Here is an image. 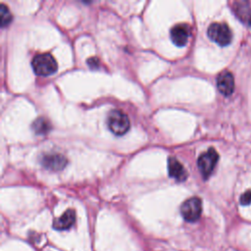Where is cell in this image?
<instances>
[{
    "instance_id": "ba28073f",
    "label": "cell",
    "mask_w": 251,
    "mask_h": 251,
    "mask_svg": "<svg viewBox=\"0 0 251 251\" xmlns=\"http://www.w3.org/2000/svg\"><path fill=\"white\" fill-rule=\"evenodd\" d=\"M42 165L52 171H59L62 170L66 164H67V159L60 154L53 153V154H47L42 158L41 161Z\"/></svg>"
},
{
    "instance_id": "4fadbf2b",
    "label": "cell",
    "mask_w": 251,
    "mask_h": 251,
    "mask_svg": "<svg viewBox=\"0 0 251 251\" xmlns=\"http://www.w3.org/2000/svg\"><path fill=\"white\" fill-rule=\"evenodd\" d=\"M251 202V190L245 191L240 197L241 205H248Z\"/></svg>"
},
{
    "instance_id": "9a60e30c",
    "label": "cell",
    "mask_w": 251,
    "mask_h": 251,
    "mask_svg": "<svg viewBox=\"0 0 251 251\" xmlns=\"http://www.w3.org/2000/svg\"><path fill=\"white\" fill-rule=\"evenodd\" d=\"M248 22H249V24H250V25H251V12H250V14H249V16H248Z\"/></svg>"
},
{
    "instance_id": "3957f363",
    "label": "cell",
    "mask_w": 251,
    "mask_h": 251,
    "mask_svg": "<svg viewBox=\"0 0 251 251\" xmlns=\"http://www.w3.org/2000/svg\"><path fill=\"white\" fill-rule=\"evenodd\" d=\"M210 39L221 46H226L231 41V31L227 25L222 23H213L207 30Z\"/></svg>"
},
{
    "instance_id": "5bb4252c",
    "label": "cell",
    "mask_w": 251,
    "mask_h": 251,
    "mask_svg": "<svg viewBox=\"0 0 251 251\" xmlns=\"http://www.w3.org/2000/svg\"><path fill=\"white\" fill-rule=\"evenodd\" d=\"M87 63H88V65H89L91 68H96V67L99 65L97 58H90V59H88Z\"/></svg>"
},
{
    "instance_id": "8fae6325",
    "label": "cell",
    "mask_w": 251,
    "mask_h": 251,
    "mask_svg": "<svg viewBox=\"0 0 251 251\" xmlns=\"http://www.w3.org/2000/svg\"><path fill=\"white\" fill-rule=\"evenodd\" d=\"M32 128L36 134H45L50 129V124L47 120L43 118H39L33 123Z\"/></svg>"
},
{
    "instance_id": "30bf717a",
    "label": "cell",
    "mask_w": 251,
    "mask_h": 251,
    "mask_svg": "<svg viewBox=\"0 0 251 251\" xmlns=\"http://www.w3.org/2000/svg\"><path fill=\"white\" fill-rule=\"evenodd\" d=\"M168 171L169 175L176 180L182 181L187 177V173L183 166L175 158L170 157L168 160Z\"/></svg>"
},
{
    "instance_id": "7a4b0ae2",
    "label": "cell",
    "mask_w": 251,
    "mask_h": 251,
    "mask_svg": "<svg viewBox=\"0 0 251 251\" xmlns=\"http://www.w3.org/2000/svg\"><path fill=\"white\" fill-rule=\"evenodd\" d=\"M109 129L116 135H124L130 126L127 116L121 110H113L110 112L107 120Z\"/></svg>"
},
{
    "instance_id": "52a82bcc",
    "label": "cell",
    "mask_w": 251,
    "mask_h": 251,
    "mask_svg": "<svg viewBox=\"0 0 251 251\" xmlns=\"http://www.w3.org/2000/svg\"><path fill=\"white\" fill-rule=\"evenodd\" d=\"M217 86L222 94L226 96L230 95L234 90V78L232 74L226 71L220 74L217 78Z\"/></svg>"
},
{
    "instance_id": "277c9868",
    "label": "cell",
    "mask_w": 251,
    "mask_h": 251,
    "mask_svg": "<svg viewBox=\"0 0 251 251\" xmlns=\"http://www.w3.org/2000/svg\"><path fill=\"white\" fill-rule=\"evenodd\" d=\"M202 213V202L198 197H191L185 200L180 206V214L187 222L197 221Z\"/></svg>"
},
{
    "instance_id": "5b68a950",
    "label": "cell",
    "mask_w": 251,
    "mask_h": 251,
    "mask_svg": "<svg viewBox=\"0 0 251 251\" xmlns=\"http://www.w3.org/2000/svg\"><path fill=\"white\" fill-rule=\"evenodd\" d=\"M218 160L219 154L214 148H209L207 151H205L199 156L197 160V165L200 173L205 178L212 174Z\"/></svg>"
},
{
    "instance_id": "9c48e42d",
    "label": "cell",
    "mask_w": 251,
    "mask_h": 251,
    "mask_svg": "<svg viewBox=\"0 0 251 251\" xmlns=\"http://www.w3.org/2000/svg\"><path fill=\"white\" fill-rule=\"evenodd\" d=\"M75 222V212L74 209H68L60 218L53 222V227L57 230L69 229Z\"/></svg>"
},
{
    "instance_id": "7c38bea8",
    "label": "cell",
    "mask_w": 251,
    "mask_h": 251,
    "mask_svg": "<svg viewBox=\"0 0 251 251\" xmlns=\"http://www.w3.org/2000/svg\"><path fill=\"white\" fill-rule=\"evenodd\" d=\"M12 21V14L10 13L9 9L4 5L1 4V8H0V23H1V26L4 27L6 25H8Z\"/></svg>"
},
{
    "instance_id": "8992f818",
    "label": "cell",
    "mask_w": 251,
    "mask_h": 251,
    "mask_svg": "<svg viewBox=\"0 0 251 251\" xmlns=\"http://www.w3.org/2000/svg\"><path fill=\"white\" fill-rule=\"evenodd\" d=\"M191 29L186 24H177L171 29V38L176 46H183L187 43Z\"/></svg>"
},
{
    "instance_id": "6da1fadb",
    "label": "cell",
    "mask_w": 251,
    "mask_h": 251,
    "mask_svg": "<svg viewBox=\"0 0 251 251\" xmlns=\"http://www.w3.org/2000/svg\"><path fill=\"white\" fill-rule=\"evenodd\" d=\"M31 66L36 75L43 76L54 74L58 68L56 60L48 53H42L34 56Z\"/></svg>"
}]
</instances>
